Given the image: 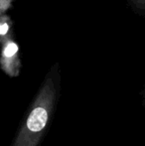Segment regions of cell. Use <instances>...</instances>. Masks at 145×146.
<instances>
[{
	"label": "cell",
	"mask_w": 145,
	"mask_h": 146,
	"mask_svg": "<svg viewBox=\"0 0 145 146\" xmlns=\"http://www.w3.org/2000/svg\"><path fill=\"white\" fill-rule=\"evenodd\" d=\"M62 94V70L56 62L46 73L10 146H40L52 125Z\"/></svg>",
	"instance_id": "cell-1"
},
{
	"label": "cell",
	"mask_w": 145,
	"mask_h": 146,
	"mask_svg": "<svg viewBox=\"0 0 145 146\" xmlns=\"http://www.w3.org/2000/svg\"><path fill=\"white\" fill-rule=\"evenodd\" d=\"M0 57V67L10 78H16L21 71V60L19 57V46L11 38L3 40Z\"/></svg>",
	"instance_id": "cell-2"
},
{
	"label": "cell",
	"mask_w": 145,
	"mask_h": 146,
	"mask_svg": "<svg viewBox=\"0 0 145 146\" xmlns=\"http://www.w3.org/2000/svg\"><path fill=\"white\" fill-rule=\"evenodd\" d=\"M126 2L134 13L145 18V0H126Z\"/></svg>",
	"instance_id": "cell-3"
},
{
	"label": "cell",
	"mask_w": 145,
	"mask_h": 146,
	"mask_svg": "<svg viewBox=\"0 0 145 146\" xmlns=\"http://www.w3.org/2000/svg\"><path fill=\"white\" fill-rule=\"evenodd\" d=\"M11 20L8 16L0 17V37L4 38L3 40L9 38L8 33L11 30Z\"/></svg>",
	"instance_id": "cell-4"
},
{
	"label": "cell",
	"mask_w": 145,
	"mask_h": 146,
	"mask_svg": "<svg viewBox=\"0 0 145 146\" xmlns=\"http://www.w3.org/2000/svg\"><path fill=\"white\" fill-rule=\"evenodd\" d=\"M12 0H0V15L2 12L6 11L11 5Z\"/></svg>",
	"instance_id": "cell-5"
},
{
	"label": "cell",
	"mask_w": 145,
	"mask_h": 146,
	"mask_svg": "<svg viewBox=\"0 0 145 146\" xmlns=\"http://www.w3.org/2000/svg\"><path fill=\"white\" fill-rule=\"evenodd\" d=\"M139 96H140V100H141V106L143 108H145V83L143 85V87L140 90L139 92Z\"/></svg>",
	"instance_id": "cell-6"
}]
</instances>
